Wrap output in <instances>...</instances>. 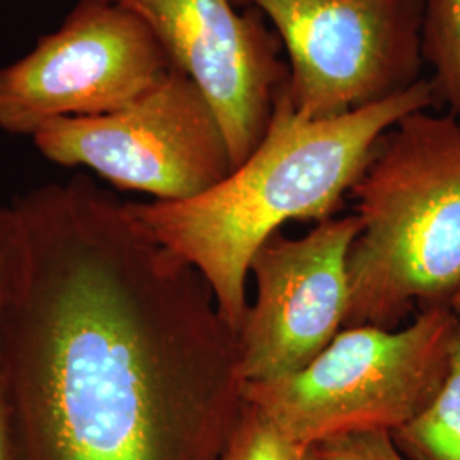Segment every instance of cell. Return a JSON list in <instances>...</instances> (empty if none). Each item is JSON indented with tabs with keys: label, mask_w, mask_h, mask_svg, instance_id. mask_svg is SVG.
<instances>
[{
	"label": "cell",
	"mask_w": 460,
	"mask_h": 460,
	"mask_svg": "<svg viewBox=\"0 0 460 460\" xmlns=\"http://www.w3.org/2000/svg\"><path fill=\"white\" fill-rule=\"evenodd\" d=\"M0 460L11 459V448H9V440H7V429L4 423V414L0 410Z\"/></svg>",
	"instance_id": "15"
},
{
	"label": "cell",
	"mask_w": 460,
	"mask_h": 460,
	"mask_svg": "<svg viewBox=\"0 0 460 460\" xmlns=\"http://www.w3.org/2000/svg\"><path fill=\"white\" fill-rule=\"evenodd\" d=\"M358 232L357 215L329 217L304 237L277 232L258 249L249 266L256 296L237 332L244 384L305 368L343 329L348 256Z\"/></svg>",
	"instance_id": "9"
},
{
	"label": "cell",
	"mask_w": 460,
	"mask_h": 460,
	"mask_svg": "<svg viewBox=\"0 0 460 460\" xmlns=\"http://www.w3.org/2000/svg\"><path fill=\"white\" fill-rule=\"evenodd\" d=\"M0 410L13 460H220L239 336L197 268L87 176L13 205Z\"/></svg>",
	"instance_id": "1"
},
{
	"label": "cell",
	"mask_w": 460,
	"mask_h": 460,
	"mask_svg": "<svg viewBox=\"0 0 460 460\" xmlns=\"http://www.w3.org/2000/svg\"><path fill=\"white\" fill-rule=\"evenodd\" d=\"M456 324L448 305H431L406 328L341 329L305 368L244 384V402L302 450L346 433L394 431L440 391Z\"/></svg>",
	"instance_id": "4"
},
{
	"label": "cell",
	"mask_w": 460,
	"mask_h": 460,
	"mask_svg": "<svg viewBox=\"0 0 460 460\" xmlns=\"http://www.w3.org/2000/svg\"><path fill=\"white\" fill-rule=\"evenodd\" d=\"M448 307H450L452 313L456 314L460 319V290L456 296H452V300L448 302Z\"/></svg>",
	"instance_id": "16"
},
{
	"label": "cell",
	"mask_w": 460,
	"mask_h": 460,
	"mask_svg": "<svg viewBox=\"0 0 460 460\" xmlns=\"http://www.w3.org/2000/svg\"><path fill=\"white\" fill-rule=\"evenodd\" d=\"M13 227H14L13 207L0 205V292H2L5 264H7V258H9V249H11Z\"/></svg>",
	"instance_id": "14"
},
{
	"label": "cell",
	"mask_w": 460,
	"mask_h": 460,
	"mask_svg": "<svg viewBox=\"0 0 460 460\" xmlns=\"http://www.w3.org/2000/svg\"><path fill=\"white\" fill-rule=\"evenodd\" d=\"M313 450L321 460H410L395 445L393 431L387 429L332 437Z\"/></svg>",
	"instance_id": "13"
},
{
	"label": "cell",
	"mask_w": 460,
	"mask_h": 460,
	"mask_svg": "<svg viewBox=\"0 0 460 460\" xmlns=\"http://www.w3.org/2000/svg\"><path fill=\"white\" fill-rule=\"evenodd\" d=\"M300 460H321L319 457H317V454L314 452L313 448L311 450H307L305 454H304V457Z\"/></svg>",
	"instance_id": "17"
},
{
	"label": "cell",
	"mask_w": 460,
	"mask_h": 460,
	"mask_svg": "<svg viewBox=\"0 0 460 460\" xmlns=\"http://www.w3.org/2000/svg\"><path fill=\"white\" fill-rule=\"evenodd\" d=\"M438 102L433 83L421 79L362 110L307 119L294 110L283 85L263 140L224 181L190 199L128 201V208L152 239L197 268L224 321L239 332L258 249L290 220L334 217L378 138L404 116Z\"/></svg>",
	"instance_id": "2"
},
{
	"label": "cell",
	"mask_w": 460,
	"mask_h": 460,
	"mask_svg": "<svg viewBox=\"0 0 460 460\" xmlns=\"http://www.w3.org/2000/svg\"><path fill=\"white\" fill-rule=\"evenodd\" d=\"M305 452L244 402L220 460H300Z\"/></svg>",
	"instance_id": "12"
},
{
	"label": "cell",
	"mask_w": 460,
	"mask_h": 460,
	"mask_svg": "<svg viewBox=\"0 0 460 460\" xmlns=\"http://www.w3.org/2000/svg\"><path fill=\"white\" fill-rule=\"evenodd\" d=\"M410 460H460V319L450 343L444 384L427 408L393 431Z\"/></svg>",
	"instance_id": "10"
},
{
	"label": "cell",
	"mask_w": 460,
	"mask_h": 460,
	"mask_svg": "<svg viewBox=\"0 0 460 460\" xmlns=\"http://www.w3.org/2000/svg\"><path fill=\"white\" fill-rule=\"evenodd\" d=\"M138 17L172 66L198 84L214 106L232 165L263 140L279 89L288 81L283 45L254 7L232 0H106Z\"/></svg>",
	"instance_id": "8"
},
{
	"label": "cell",
	"mask_w": 460,
	"mask_h": 460,
	"mask_svg": "<svg viewBox=\"0 0 460 460\" xmlns=\"http://www.w3.org/2000/svg\"><path fill=\"white\" fill-rule=\"evenodd\" d=\"M345 328L395 329L460 290V119L414 111L378 138L351 188Z\"/></svg>",
	"instance_id": "3"
},
{
	"label": "cell",
	"mask_w": 460,
	"mask_h": 460,
	"mask_svg": "<svg viewBox=\"0 0 460 460\" xmlns=\"http://www.w3.org/2000/svg\"><path fill=\"white\" fill-rule=\"evenodd\" d=\"M147 26L106 0H79L64 22L0 66V130L30 135L132 102L172 68Z\"/></svg>",
	"instance_id": "7"
},
{
	"label": "cell",
	"mask_w": 460,
	"mask_h": 460,
	"mask_svg": "<svg viewBox=\"0 0 460 460\" xmlns=\"http://www.w3.org/2000/svg\"><path fill=\"white\" fill-rule=\"evenodd\" d=\"M33 140L55 164L83 165L157 201L198 197L234 169L214 106L178 66L127 106L53 121Z\"/></svg>",
	"instance_id": "6"
},
{
	"label": "cell",
	"mask_w": 460,
	"mask_h": 460,
	"mask_svg": "<svg viewBox=\"0 0 460 460\" xmlns=\"http://www.w3.org/2000/svg\"><path fill=\"white\" fill-rule=\"evenodd\" d=\"M421 55L440 104L460 119V0H425Z\"/></svg>",
	"instance_id": "11"
},
{
	"label": "cell",
	"mask_w": 460,
	"mask_h": 460,
	"mask_svg": "<svg viewBox=\"0 0 460 460\" xmlns=\"http://www.w3.org/2000/svg\"><path fill=\"white\" fill-rule=\"evenodd\" d=\"M263 14L288 55L287 96L329 119L421 81L425 0H232Z\"/></svg>",
	"instance_id": "5"
}]
</instances>
